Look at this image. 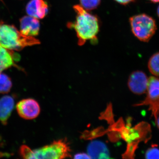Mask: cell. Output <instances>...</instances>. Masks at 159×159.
I'll return each instance as SVG.
<instances>
[{"label": "cell", "mask_w": 159, "mask_h": 159, "mask_svg": "<svg viewBox=\"0 0 159 159\" xmlns=\"http://www.w3.org/2000/svg\"><path fill=\"white\" fill-rule=\"evenodd\" d=\"M73 8L77 14L76 20L74 23H68L67 26L76 31L78 44L83 45L88 40L96 43L99 29L98 18L89 13L80 5H75Z\"/></svg>", "instance_id": "6da1fadb"}, {"label": "cell", "mask_w": 159, "mask_h": 159, "mask_svg": "<svg viewBox=\"0 0 159 159\" xmlns=\"http://www.w3.org/2000/svg\"><path fill=\"white\" fill-rule=\"evenodd\" d=\"M70 148L66 139L54 141L49 145L31 150L27 145L21 146L20 153L23 158L61 159L71 157Z\"/></svg>", "instance_id": "7a4b0ae2"}, {"label": "cell", "mask_w": 159, "mask_h": 159, "mask_svg": "<svg viewBox=\"0 0 159 159\" xmlns=\"http://www.w3.org/2000/svg\"><path fill=\"white\" fill-rule=\"evenodd\" d=\"M40 43L32 36L24 35L16 27L0 21V45L10 50L20 51L27 46Z\"/></svg>", "instance_id": "3957f363"}, {"label": "cell", "mask_w": 159, "mask_h": 159, "mask_svg": "<svg viewBox=\"0 0 159 159\" xmlns=\"http://www.w3.org/2000/svg\"><path fill=\"white\" fill-rule=\"evenodd\" d=\"M129 22L134 35L142 42H148L156 31L155 21L146 14L134 16L129 19Z\"/></svg>", "instance_id": "277c9868"}, {"label": "cell", "mask_w": 159, "mask_h": 159, "mask_svg": "<svg viewBox=\"0 0 159 159\" xmlns=\"http://www.w3.org/2000/svg\"><path fill=\"white\" fill-rule=\"evenodd\" d=\"M123 138L130 143L129 155L134 156L135 151L140 142L146 143L151 138L150 125L147 122H142L130 129L125 128L122 133Z\"/></svg>", "instance_id": "5b68a950"}, {"label": "cell", "mask_w": 159, "mask_h": 159, "mask_svg": "<svg viewBox=\"0 0 159 159\" xmlns=\"http://www.w3.org/2000/svg\"><path fill=\"white\" fill-rule=\"evenodd\" d=\"M147 96L143 101L136 106H148V110L151 111L152 116L156 121L159 113V79L151 76L148 78Z\"/></svg>", "instance_id": "8992f818"}, {"label": "cell", "mask_w": 159, "mask_h": 159, "mask_svg": "<svg viewBox=\"0 0 159 159\" xmlns=\"http://www.w3.org/2000/svg\"><path fill=\"white\" fill-rule=\"evenodd\" d=\"M16 109L20 116L27 120L37 118L41 111L38 102L31 98L20 100L16 104Z\"/></svg>", "instance_id": "52a82bcc"}, {"label": "cell", "mask_w": 159, "mask_h": 159, "mask_svg": "<svg viewBox=\"0 0 159 159\" xmlns=\"http://www.w3.org/2000/svg\"><path fill=\"white\" fill-rule=\"evenodd\" d=\"M148 78L142 71L132 72L129 77L128 87L132 93L136 95L146 93L148 87Z\"/></svg>", "instance_id": "ba28073f"}, {"label": "cell", "mask_w": 159, "mask_h": 159, "mask_svg": "<svg viewBox=\"0 0 159 159\" xmlns=\"http://www.w3.org/2000/svg\"><path fill=\"white\" fill-rule=\"evenodd\" d=\"M26 11L30 16L43 19L48 14V6L44 0H31L26 6Z\"/></svg>", "instance_id": "9c48e42d"}, {"label": "cell", "mask_w": 159, "mask_h": 159, "mask_svg": "<svg viewBox=\"0 0 159 159\" xmlns=\"http://www.w3.org/2000/svg\"><path fill=\"white\" fill-rule=\"evenodd\" d=\"M20 32L28 36H36L39 33L40 24L37 18L25 16L20 20Z\"/></svg>", "instance_id": "30bf717a"}, {"label": "cell", "mask_w": 159, "mask_h": 159, "mask_svg": "<svg viewBox=\"0 0 159 159\" xmlns=\"http://www.w3.org/2000/svg\"><path fill=\"white\" fill-rule=\"evenodd\" d=\"M88 154L91 159H109V151L103 142L99 141L91 142L87 147Z\"/></svg>", "instance_id": "8fae6325"}, {"label": "cell", "mask_w": 159, "mask_h": 159, "mask_svg": "<svg viewBox=\"0 0 159 159\" xmlns=\"http://www.w3.org/2000/svg\"><path fill=\"white\" fill-rule=\"evenodd\" d=\"M19 56L12 50L4 48L0 45V73L12 66H15V61Z\"/></svg>", "instance_id": "7c38bea8"}, {"label": "cell", "mask_w": 159, "mask_h": 159, "mask_svg": "<svg viewBox=\"0 0 159 159\" xmlns=\"http://www.w3.org/2000/svg\"><path fill=\"white\" fill-rule=\"evenodd\" d=\"M15 100L9 96H4L0 99V122L3 125L7 124L14 107Z\"/></svg>", "instance_id": "4fadbf2b"}, {"label": "cell", "mask_w": 159, "mask_h": 159, "mask_svg": "<svg viewBox=\"0 0 159 159\" xmlns=\"http://www.w3.org/2000/svg\"><path fill=\"white\" fill-rule=\"evenodd\" d=\"M148 68L151 73L159 77V52L154 54L148 62Z\"/></svg>", "instance_id": "5bb4252c"}, {"label": "cell", "mask_w": 159, "mask_h": 159, "mask_svg": "<svg viewBox=\"0 0 159 159\" xmlns=\"http://www.w3.org/2000/svg\"><path fill=\"white\" fill-rule=\"evenodd\" d=\"M12 87V82L9 76L0 73V93H7Z\"/></svg>", "instance_id": "9a60e30c"}, {"label": "cell", "mask_w": 159, "mask_h": 159, "mask_svg": "<svg viewBox=\"0 0 159 159\" xmlns=\"http://www.w3.org/2000/svg\"><path fill=\"white\" fill-rule=\"evenodd\" d=\"M81 6L87 11L97 9L100 4L101 0H79Z\"/></svg>", "instance_id": "2e32d148"}, {"label": "cell", "mask_w": 159, "mask_h": 159, "mask_svg": "<svg viewBox=\"0 0 159 159\" xmlns=\"http://www.w3.org/2000/svg\"><path fill=\"white\" fill-rule=\"evenodd\" d=\"M145 158L147 159H159V149L157 145H153L147 149L145 152Z\"/></svg>", "instance_id": "e0dca14e"}, {"label": "cell", "mask_w": 159, "mask_h": 159, "mask_svg": "<svg viewBox=\"0 0 159 159\" xmlns=\"http://www.w3.org/2000/svg\"><path fill=\"white\" fill-rule=\"evenodd\" d=\"M74 159H91V157L88 153H77L74 157Z\"/></svg>", "instance_id": "ac0fdd59"}, {"label": "cell", "mask_w": 159, "mask_h": 159, "mask_svg": "<svg viewBox=\"0 0 159 159\" xmlns=\"http://www.w3.org/2000/svg\"><path fill=\"white\" fill-rule=\"evenodd\" d=\"M114 1L121 5H125L134 2V0H114Z\"/></svg>", "instance_id": "d6986e66"}, {"label": "cell", "mask_w": 159, "mask_h": 159, "mask_svg": "<svg viewBox=\"0 0 159 159\" xmlns=\"http://www.w3.org/2000/svg\"><path fill=\"white\" fill-rule=\"evenodd\" d=\"M156 122L157 126L158 128L159 129V116L158 117L156 121Z\"/></svg>", "instance_id": "ffe728a7"}, {"label": "cell", "mask_w": 159, "mask_h": 159, "mask_svg": "<svg viewBox=\"0 0 159 159\" xmlns=\"http://www.w3.org/2000/svg\"><path fill=\"white\" fill-rule=\"evenodd\" d=\"M151 2H152L153 3H159V0H149Z\"/></svg>", "instance_id": "44dd1931"}, {"label": "cell", "mask_w": 159, "mask_h": 159, "mask_svg": "<svg viewBox=\"0 0 159 159\" xmlns=\"http://www.w3.org/2000/svg\"><path fill=\"white\" fill-rule=\"evenodd\" d=\"M157 13L158 16L159 17V6L158 7L157 9Z\"/></svg>", "instance_id": "7402d4cb"}]
</instances>
